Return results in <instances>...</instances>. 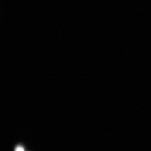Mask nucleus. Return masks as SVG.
<instances>
[{"mask_svg":"<svg viewBox=\"0 0 151 151\" xmlns=\"http://www.w3.org/2000/svg\"><path fill=\"white\" fill-rule=\"evenodd\" d=\"M15 151H24V149L22 147L20 146H18L17 147Z\"/></svg>","mask_w":151,"mask_h":151,"instance_id":"f257e3e1","label":"nucleus"}]
</instances>
